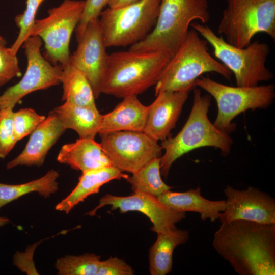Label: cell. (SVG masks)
<instances>
[{"instance_id":"30","label":"cell","mask_w":275,"mask_h":275,"mask_svg":"<svg viewBox=\"0 0 275 275\" xmlns=\"http://www.w3.org/2000/svg\"><path fill=\"white\" fill-rule=\"evenodd\" d=\"M13 108L0 109V158L4 159L18 142L15 138L13 124Z\"/></svg>"},{"instance_id":"2","label":"cell","mask_w":275,"mask_h":275,"mask_svg":"<svg viewBox=\"0 0 275 275\" xmlns=\"http://www.w3.org/2000/svg\"><path fill=\"white\" fill-rule=\"evenodd\" d=\"M171 57L162 51L130 50L108 55L101 93L123 98L155 86Z\"/></svg>"},{"instance_id":"11","label":"cell","mask_w":275,"mask_h":275,"mask_svg":"<svg viewBox=\"0 0 275 275\" xmlns=\"http://www.w3.org/2000/svg\"><path fill=\"white\" fill-rule=\"evenodd\" d=\"M41 39L30 36L22 46L27 60L26 71L21 80L0 95V109L14 108L24 96L33 92L47 89L61 83L62 66L53 64L41 52Z\"/></svg>"},{"instance_id":"8","label":"cell","mask_w":275,"mask_h":275,"mask_svg":"<svg viewBox=\"0 0 275 275\" xmlns=\"http://www.w3.org/2000/svg\"><path fill=\"white\" fill-rule=\"evenodd\" d=\"M196 87L206 91L215 99L218 108L213 123L220 130L229 134L235 129L232 120L249 109H265L273 102V84L253 87L230 86L200 76L195 81Z\"/></svg>"},{"instance_id":"20","label":"cell","mask_w":275,"mask_h":275,"mask_svg":"<svg viewBox=\"0 0 275 275\" xmlns=\"http://www.w3.org/2000/svg\"><path fill=\"white\" fill-rule=\"evenodd\" d=\"M148 111V106L143 104L137 95L125 97L112 111L102 115L99 133L119 131L143 132Z\"/></svg>"},{"instance_id":"13","label":"cell","mask_w":275,"mask_h":275,"mask_svg":"<svg viewBox=\"0 0 275 275\" xmlns=\"http://www.w3.org/2000/svg\"><path fill=\"white\" fill-rule=\"evenodd\" d=\"M110 205L112 210L119 209L121 213L138 211L147 216L152 223L151 230L156 233L177 229L175 224L184 219L186 212L173 211L161 203L158 198L141 192H134L128 196L106 194L98 205L85 215L92 216L103 207Z\"/></svg>"},{"instance_id":"27","label":"cell","mask_w":275,"mask_h":275,"mask_svg":"<svg viewBox=\"0 0 275 275\" xmlns=\"http://www.w3.org/2000/svg\"><path fill=\"white\" fill-rule=\"evenodd\" d=\"M100 258L93 253L67 255L59 258L55 267L60 275H97Z\"/></svg>"},{"instance_id":"26","label":"cell","mask_w":275,"mask_h":275,"mask_svg":"<svg viewBox=\"0 0 275 275\" xmlns=\"http://www.w3.org/2000/svg\"><path fill=\"white\" fill-rule=\"evenodd\" d=\"M126 179L134 192H141L159 197L172 187L161 178L160 157L152 159Z\"/></svg>"},{"instance_id":"22","label":"cell","mask_w":275,"mask_h":275,"mask_svg":"<svg viewBox=\"0 0 275 275\" xmlns=\"http://www.w3.org/2000/svg\"><path fill=\"white\" fill-rule=\"evenodd\" d=\"M67 129H72L79 138L94 139L100 129L102 115L96 106L78 105L67 102L52 111Z\"/></svg>"},{"instance_id":"9","label":"cell","mask_w":275,"mask_h":275,"mask_svg":"<svg viewBox=\"0 0 275 275\" xmlns=\"http://www.w3.org/2000/svg\"><path fill=\"white\" fill-rule=\"evenodd\" d=\"M159 4L160 0H140L103 10L99 21L106 46H131L144 39L155 25Z\"/></svg>"},{"instance_id":"35","label":"cell","mask_w":275,"mask_h":275,"mask_svg":"<svg viewBox=\"0 0 275 275\" xmlns=\"http://www.w3.org/2000/svg\"><path fill=\"white\" fill-rule=\"evenodd\" d=\"M9 221V219L7 217L0 216V227L6 225Z\"/></svg>"},{"instance_id":"21","label":"cell","mask_w":275,"mask_h":275,"mask_svg":"<svg viewBox=\"0 0 275 275\" xmlns=\"http://www.w3.org/2000/svg\"><path fill=\"white\" fill-rule=\"evenodd\" d=\"M125 174L115 166L91 170L82 172L73 190L56 206L57 210L68 214L76 205L83 202L89 196L98 193L100 187L109 181L126 179Z\"/></svg>"},{"instance_id":"5","label":"cell","mask_w":275,"mask_h":275,"mask_svg":"<svg viewBox=\"0 0 275 275\" xmlns=\"http://www.w3.org/2000/svg\"><path fill=\"white\" fill-rule=\"evenodd\" d=\"M207 44L196 30H189L155 84V96L163 91L190 92L196 87V80L206 73H217L230 80L232 73L211 56Z\"/></svg>"},{"instance_id":"36","label":"cell","mask_w":275,"mask_h":275,"mask_svg":"<svg viewBox=\"0 0 275 275\" xmlns=\"http://www.w3.org/2000/svg\"><path fill=\"white\" fill-rule=\"evenodd\" d=\"M6 41H5L4 38L0 35V44L6 45Z\"/></svg>"},{"instance_id":"25","label":"cell","mask_w":275,"mask_h":275,"mask_svg":"<svg viewBox=\"0 0 275 275\" xmlns=\"http://www.w3.org/2000/svg\"><path fill=\"white\" fill-rule=\"evenodd\" d=\"M59 173L55 170L48 171L44 176L31 181L18 184L0 183V209L19 198L33 192L45 198L58 189Z\"/></svg>"},{"instance_id":"4","label":"cell","mask_w":275,"mask_h":275,"mask_svg":"<svg viewBox=\"0 0 275 275\" xmlns=\"http://www.w3.org/2000/svg\"><path fill=\"white\" fill-rule=\"evenodd\" d=\"M209 20L208 0H160L154 28L129 50L162 51L172 57L185 40L194 21L205 24Z\"/></svg>"},{"instance_id":"6","label":"cell","mask_w":275,"mask_h":275,"mask_svg":"<svg viewBox=\"0 0 275 275\" xmlns=\"http://www.w3.org/2000/svg\"><path fill=\"white\" fill-rule=\"evenodd\" d=\"M190 26L206 40L214 56L234 75L237 86H255L273 77L266 66L270 51L267 43L257 40L239 48L227 42L206 24L194 22Z\"/></svg>"},{"instance_id":"17","label":"cell","mask_w":275,"mask_h":275,"mask_svg":"<svg viewBox=\"0 0 275 275\" xmlns=\"http://www.w3.org/2000/svg\"><path fill=\"white\" fill-rule=\"evenodd\" d=\"M66 129L51 111L31 134L22 151L6 164L7 169L19 166H41L52 147Z\"/></svg>"},{"instance_id":"12","label":"cell","mask_w":275,"mask_h":275,"mask_svg":"<svg viewBox=\"0 0 275 275\" xmlns=\"http://www.w3.org/2000/svg\"><path fill=\"white\" fill-rule=\"evenodd\" d=\"M100 144L114 166L122 172H136L152 159L160 157L158 141L143 132L119 131L98 133Z\"/></svg>"},{"instance_id":"16","label":"cell","mask_w":275,"mask_h":275,"mask_svg":"<svg viewBox=\"0 0 275 275\" xmlns=\"http://www.w3.org/2000/svg\"><path fill=\"white\" fill-rule=\"evenodd\" d=\"M189 91H163L148 106L143 132L153 139L163 141L175 127Z\"/></svg>"},{"instance_id":"32","label":"cell","mask_w":275,"mask_h":275,"mask_svg":"<svg viewBox=\"0 0 275 275\" xmlns=\"http://www.w3.org/2000/svg\"><path fill=\"white\" fill-rule=\"evenodd\" d=\"M107 4V0L85 1V6L81 18L75 30L77 41L82 36L88 22L92 19L99 18Z\"/></svg>"},{"instance_id":"10","label":"cell","mask_w":275,"mask_h":275,"mask_svg":"<svg viewBox=\"0 0 275 275\" xmlns=\"http://www.w3.org/2000/svg\"><path fill=\"white\" fill-rule=\"evenodd\" d=\"M84 6L83 0H64L49 9L47 17L35 20L31 36H38L43 41L45 51L43 56L52 64L64 66L69 63L70 40Z\"/></svg>"},{"instance_id":"29","label":"cell","mask_w":275,"mask_h":275,"mask_svg":"<svg viewBox=\"0 0 275 275\" xmlns=\"http://www.w3.org/2000/svg\"><path fill=\"white\" fill-rule=\"evenodd\" d=\"M45 118V116L38 114L31 108H21L14 112L13 124L17 141L31 134Z\"/></svg>"},{"instance_id":"1","label":"cell","mask_w":275,"mask_h":275,"mask_svg":"<svg viewBox=\"0 0 275 275\" xmlns=\"http://www.w3.org/2000/svg\"><path fill=\"white\" fill-rule=\"evenodd\" d=\"M212 245L240 275L275 274V224L221 223Z\"/></svg>"},{"instance_id":"15","label":"cell","mask_w":275,"mask_h":275,"mask_svg":"<svg viewBox=\"0 0 275 275\" xmlns=\"http://www.w3.org/2000/svg\"><path fill=\"white\" fill-rule=\"evenodd\" d=\"M224 193L226 207L219 216L221 223L241 219L275 224V200L268 194L253 186L239 190L230 185Z\"/></svg>"},{"instance_id":"23","label":"cell","mask_w":275,"mask_h":275,"mask_svg":"<svg viewBox=\"0 0 275 275\" xmlns=\"http://www.w3.org/2000/svg\"><path fill=\"white\" fill-rule=\"evenodd\" d=\"M157 234L155 242L149 249V272L151 275H166L172 271L175 249L188 241L189 234L178 228Z\"/></svg>"},{"instance_id":"18","label":"cell","mask_w":275,"mask_h":275,"mask_svg":"<svg viewBox=\"0 0 275 275\" xmlns=\"http://www.w3.org/2000/svg\"><path fill=\"white\" fill-rule=\"evenodd\" d=\"M57 160L82 172L114 166L100 144L88 138H79L73 143L63 145Z\"/></svg>"},{"instance_id":"24","label":"cell","mask_w":275,"mask_h":275,"mask_svg":"<svg viewBox=\"0 0 275 275\" xmlns=\"http://www.w3.org/2000/svg\"><path fill=\"white\" fill-rule=\"evenodd\" d=\"M62 100L70 103L96 106L95 97L89 81L85 75L69 63L62 66Z\"/></svg>"},{"instance_id":"14","label":"cell","mask_w":275,"mask_h":275,"mask_svg":"<svg viewBox=\"0 0 275 275\" xmlns=\"http://www.w3.org/2000/svg\"><path fill=\"white\" fill-rule=\"evenodd\" d=\"M76 50L70 55L69 63L80 71L92 88L95 98L101 94L107 53L99 18L90 20L77 41Z\"/></svg>"},{"instance_id":"7","label":"cell","mask_w":275,"mask_h":275,"mask_svg":"<svg viewBox=\"0 0 275 275\" xmlns=\"http://www.w3.org/2000/svg\"><path fill=\"white\" fill-rule=\"evenodd\" d=\"M218 33L235 47L243 48L263 33L275 39V0H226Z\"/></svg>"},{"instance_id":"3","label":"cell","mask_w":275,"mask_h":275,"mask_svg":"<svg viewBox=\"0 0 275 275\" xmlns=\"http://www.w3.org/2000/svg\"><path fill=\"white\" fill-rule=\"evenodd\" d=\"M210 103V95H202L199 88L194 89L193 104L186 123L175 136H169L160 145L164 150L160 157V172L164 178L177 159L196 149L212 147L224 156L230 153L233 140L210 122L208 116Z\"/></svg>"},{"instance_id":"31","label":"cell","mask_w":275,"mask_h":275,"mask_svg":"<svg viewBox=\"0 0 275 275\" xmlns=\"http://www.w3.org/2000/svg\"><path fill=\"white\" fill-rule=\"evenodd\" d=\"M16 55L12 53L10 47L0 44V87L20 76L21 70Z\"/></svg>"},{"instance_id":"33","label":"cell","mask_w":275,"mask_h":275,"mask_svg":"<svg viewBox=\"0 0 275 275\" xmlns=\"http://www.w3.org/2000/svg\"><path fill=\"white\" fill-rule=\"evenodd\" d=\"M133 269L123 260L117 257H110L100 261L97 275H133Z\"/></svg>"},{"instance_id":"19","label":"cell","mask_w":275,"mask_h":275,"mask_svg":"<svg viewBox=\"0 0 275 275\" xmlns=\"http://www.w3.org/2000/svg\"><path fill=\"white\" fill-rule=\"evenodd\" d=\"M159 201L173 211L194 212L200 214L201 219L215 222L226 207L225 200L212 201L204 198L198 186L184 192L168 190L158 197Z\"/></svg>"},{"instance_id":"28","label":"cell","mask_w":275,"mask_h":275,"mask_svg":"<svg viewBox=\"0 0 275 275\" xmlns=\"http://www.w3.org/2000/svg\"><path fill=\"white\" fill-rule=\"evenodd\" d=\"M44 1L26 0L24 11L15 16L14 21L19 31L17 37L10 47L14 54H17L24 42L31 36V30L36 19L37 11Z\"/></svg>"},{"instance_id":"34","label":"cell","mask_w":275,"mask_h":275,"mask_svg":"<svg viewBox=\"0 0 275 275\" xmlns=\"http://www.w3.org/2000/svg\"><path fill=\"white\" fill-rule=\"evenodd\" d=\"M140 0H107V5L108 8L112 9L120 8L126 7L135 3Z\"/></svg>"}]
</instances>
